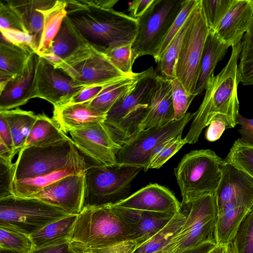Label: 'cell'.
<instances>
[{
    "label": "cell",
    "mask_w": 253,
    "mask_h": 253,
    "mask_svg": "<svg viewBox=\"0 0 253 253\" xmlns=\"http://www.w3.org/2000/svg\"><path fill=\"white\" fill-rule=\"evenodd\" d=\"M119 0H66L67 17L88 44L105 53L133 42L138 22L116 11Z\"/></svg>",
    "instance_id": "6da1fadb"
},
{
    "label": "cell",
    "mask_w": 253,
    "mask_h": 253,
    "mask_svg": "<svg viewBox=\"0 0 253 253\" xmlns=\"http://www.w3.org/2000/svg\"><path fill=\"white\" fill-rule=\"evenodd\" d=\"M69 241L75 253H131L136 247L130 229L108 205L84 207Z\"/></svg>",
    "instance_id": "7a4b0ae2"
},
{
    "label": "cell",
    "mask_w": 253,
    "mask_h": 253,
    "mask_svg": "<svg viewBox=\"0 0 253 253\" xmlns=\"http://www.w3.org/2000/svg\"><path fill=\"white\" fill-rule=\"evenodd\" d=\"M241 41L231 46V54L227 64L219 74L212 76L208 82L203 101L195 112L189 130L184 138L186 144L197 142L202 130L217 115L226 118L230 128L237 125L239 114L238 86L240 83L238 61Z\"/></svg>",
    "instance_id": "3957f363"
},
{
    "label": "cell",
    "mask_w": 253,
    "mask_h": 253,
    "mask_svg": "<svg viewBox=\"0 0 253 253\" xmlns=\"http://www.w3.org/2000/svg\"><path fill=\"white\" fill-rule=\"evenodd\" d=\"M221 176L214 194L217 219L214 237L228 246L246 214L253 206V178L223 160Z\"/></svg>",
    "instance_id": "277c9868"
},
{
    "label": "cell",
    "mask_w": 253,
    "mask_h": 253,
    "mask_svg": "<svg viewBox=\"0 0 253 253\" xmlns=\"http://www.w3.org/2000/svg\"><path fill=\"white\" fill-rule=\"evenodd\" d=\"M223 160L211 149L195 150L185 154L174 173L182 196L181 205L214 193L219 184Z\"/></svg>",
    "instance_id": "5b68a950"
},
{
    "label": "cell",
    "mask_w": 253,
    "mask_h": 253,
    "mask_svg": "<svg viewBox=\"0 0 253 253\" xmlns=\"http://www.w3.org/2000/svg\"><path fill=\"white\" fill-rule=\"evenodd\" d=\"M70 214L36 198L11 195L0 199V227L28 236Z\"/></svg>",
    "instance_id": "8992f818"
},
{
    "label": "cell",
    "mask_w": 253,
    "mask_h": 253,
    "mask_svg": "<svg viewBox=\"0 0 253 253\" xmlns=\"http://www.w3.org/2000/svg\"><path fill=\"white\" fill-rule=\"evenodd\" d=\"M84 160L71 138L48 146L23 149L13 163V181L49 173Z\"/></svg>",
    "instance_id": "52a82bcc"
},
{
    "label": "cell",
    "mask_w": 253,
    "mask_h": 253,
    "mask_svg": "<svg viewBox=\"0 0 253 253\" xmlns=\"http://www.w3.org/2000/svg\"><path fill=\"white\" fill-rule=\"evenodd\" d=\"M185 0H154L138 19V31L132 43V59L156 55Z\"/></svg>",
    "instance_id": "ba28073f"
},
{
    "label": "cell",
    "mask_w": 253,
    "mask_h": 253,
    "mask_svg": "<svg viewBox=\"0 0 253 253\" xmlns=\"http://www.w3.org/2000/svg\"><path fill=\"white\" fill-rule=\"evenodd\" d=\"M143 169L118 164L89 165L85 172L86 190L84 207L115 204Z\"/></svg>",
    "instance_id": "9c48e42d"
},
{
    "label": "cell",
    "mask_w": 253,
    "mask_h": 253,
    "mask_svg": "<svg viewBox=\"0 0 253 253\" xmlns=\"http://www.w3.org/2000/svg\"><path fill=\"white\" fill-rule=\"evenodd\" d=\"M195 115V113L187 112L181 119L164 126L138 132L122 144L117 155V164L140 167L147 171L152 158L159 148L167 141L182 135L185 127Z\"/></svg>",
    "instance_id": "30bf717a"
},
{
    "label": "cell",
    "mask_w": 253,
    "mask_h": 253,
    "mask_svg": "<svg viewBox=\"0 0 253 253\" xmlns=\"http://www.w3.org/2000/svg\"><path fill=\"white\" fill-rule=\"evenodd\" d=\"M210 30L199 0L183 39L175 70L176 78L190 94L196 95L201 60Z\"/></svg>",
    "instance_id": "8fae6325"
},
{
    "label": "cell",
    "mask_w": 253,
    "mask_h": 253,
    "mask_svg": "<svg viewBox=\"0 0 253 253\" xmlns=\"http://www.w3.org/2000/svg\"><path fill=\"white\" fill-rule=\"evenodd\" d=\"M56 67L63 70L79 84L86 87L114 82L128 76L119 70L105 53L89 44Z\"/></svg>",
    "instance_id": "7c38bea8"
},
{
    "label": "cell",
    "mask_w": 253,
    "mask_h": 253,
    "mask_svg": "<svg viewBox=\"0 0 253 253\" xmlns=\"http://www.w3.org/2000/svg\"><path fill=\"white\" fill-rule=\"evenodd\" d=\"M182 227L175 237L182 252L214 240L217 208L214 193L193 200Z\"/></svg>",
    "instance_id": "4fadbf2b"
},
{
    "label": "cell",
    "mask_w": 253,
    "mask_h": 253,
    "mask_svg": "<svg viewBox=\"0 0 253 253\" xmlns=\"http://www.w3.org/2000/svg\"><path fill=\"white\" fill-rule=\"evenodd\" d=\"M69 134L79 151L91 160L93 165L117 164V155L122 145L104 122L72 131Z\"/></svg>",
    "instance_id": "5bb4252c"
},
{
    "label": "cell",
    "mask_w": 253,
    "mask_h": 253,
    "mask_svg": "<svg viewBox=\"0 0 253 253\" xmlns=\"http://www.w3.org/2000/svg\"><path fill=\"white\" fill-rule=\"evenodd\" d=\"M86 87L79 84L63 70L39 56L36 73L35 98L45 100L53 107L59 106L69 102Z\"/></svg>",
    "instance_id": "9a60e30c"
},
{
    "label": "cell",
    "mask_w": 253,
    "mask_h": 253,
    "mask_svg": "<svg viewBox=\"0 0 253 253\" xmlns=\"http://www.w3.org/2000/svg\"><path fill=\"white\" fill-rule=\"evenodd\" d=\"M85 172L65 177L29 198L39 199L70 214H78L84 205Z\"/></svg>",
    "instance_id": "2e32d148"
},
{
    "label": "cell",
    "mask_w": 253,
    "mask_h": 253,
    "mask_svg": "<svg viewBox=\"0 0 253 253\" xmlns=\"http://www.w3.org/2000/svg\"><path fill=\"white\" fill-rule=\"evenodd\" d=\"M158 77V74L153 67L139 73L133 89L108 111L104 123L113 134L128 114L140 105L149 104Z\"/></svg>",
    "instance_id": "e0dca14e"
},
{
    "label": "cell",
    "mask_w": 253,
    "mask_h": 253,
    "mask_svg": "<svg viewBox=\"0 0 253 253\" xmlns=\"http://www.w3.org/2000/svg\"><path fill=\"white\" fill-rule=\"evenodd\" d=\"M113 204L133 210L171 213H177L181 207L169 189L157 183L149 184Z\"/></svg>",
    "instance_id": "ac0fdd59"
},
{
    "label": "cell",
    "mask_w": 253,
    "mask_h": 253,
    "mask_svg": "<svg viewBox=\"0 0 253 253\" xmlns=\"http://www.w3.org/2000/svg\"><path fill=\"white\" fill-rule=\"evenodd\" d=\"M108 205L130 229L136 247L160 231L177 213L137 211L123 208L114 204Z\"/></svg>",
    "instance_id": "d6986e66"
},
{
    "label": "cell",
    "mask_w": 253,
    "mask_h": 253,
    "mask_svg": "<svg viewBox=\"0 0 253 253\" xmlns=\"http://www.w3.org/2000/svg\"><path fill=\"white\" fill-rule=\"evenodd\" d=\"M39 55L34 53L23 73L0 89V111L17 108L35 98L36 73Z\"/></svg>",
    "instance_id": "ffe728a7"
},
{
    "label": "cell",
    "mask_w": 253,
    "mask_h": 253,
    "mask_svg": "<svg viewBox=\"0 0 253 253\" xmlns=\"http://www.w3.org/2000/svg\"><path fill=\"white\" fill-rule=\"evenodd\" d=\"M253 18V0H234L214 32L229 46L241 41Z\"/></svg>",
    "instance_id": "44dd1931"
},
{
    "label": "cell",
    "mask_w": 253,
    "mask_h": 253,
    "mask_svg": "<svg viewBox=\"0 0 253 253\" xmlns=\"http://www.w3.org/2000/svg\"><path fill=\"white\" fill-rule=\"evenodd\" d=\"M174 115L171 80L158 75L147 113L139 126L138 132L164 126L174 121Z\"/></svg>",
    "instance_id": "7402d4cb"
},
{
    "label": "cell",
    "mask_w": 253,
    "mask_h": 253,
    "mask_svg": "<svg viewBox=\"0 0 253 253\" xmlns=\"http://www.w3.org/2000/svg\"><path fill=\"white\" fill-rule=\"evenodd\" d=\"M56 0H5L18 17L24 32L33 38L36 52L41 39L44 12L52 6Z\"/></svg>",
    "instance_id": "603a6c76"
},
{
    "label": "cell",
    "mask_w": 253,
    "mask_h": 253,
    "mask_svg": "<svg viewBox=\"0 0 253 253\" xmlns=\"http://www.w3.org/2000/svg\"><path fill=\"white\" fill-rule=\"evenodd\" d=\"M106 115L98 113L88 102L67 103L54 106L52 119L65 133L98 123L104 122Z\"/></svg>",
    "instance_id": "cb8c5ba5"
},
{
    "label": "cell",
    "mask_w": 253,
    "mask_h": 253,
    "mask_svg": "<svg viewBox=\"0 0 253 253\" xmlns=\"http://www.w3.org/2000/svg\"><path fill=\"white\" fill-rule=\"evenodd\" d=\"M88 44L66 16L48 49L42 57L57 67Z\"/></svg>",
    "instance_id": "d4e9b609"
},
{
    "label": "cell",
    "mask_w": 253,
    "mask_h": 253,
    "mask_svg": "<svg viewBox=\"0 0 253 253\" xmlns=\"http://www.w3.org/2000/svg\"><path fill=\"white\" fill-rule=\"evenodd\" d=\"M89 165L86 160L49 173L34 178L15 180L12 184L14 196L29 198L46 186L68 175L85 172Z\"/></svg>",
    "instance_id": "484cf974"
},
{
    "label": "cell",
    "mask_w": 253,
    "mask_h": 253,
    "mask_svg": "<svg viewBox=\"0 0 253 253\" xmlns=\"http://www.w3.org/2000/svg\"><path fill=\"white\" fill-rule=\"evenodd\" d=\"M34 53L36 52L13 44L0 37V89L23 73Z\"/></svg>",
    "instance_id": "4316f807"
},
{
    "label": "cell",
    "mask_w": 253,
    "mask_h": 253,
    "mask_svg": "<svg viewBox=\"0 0 253 253\" xmlns=\"http://www.w3.org/2000/svg\"><path fill=\"white\" fill-rule=\"evenodd\" d=\"M229 46L222 42L215 33L210 30L205 42L200 62L195 94L206 89L208 82L214 76L218 63L223 59Z\"/></svg>",
    "instance_id": "83f0119b"
},
{
    "label": "cell",
    "mask_w": 253,
    "mask_h": 253,
    "mask_svg": "<svg viewBox=\"0 0 253 253\" xmlns=\"http://www.w3.org/2000/svg\"><path fill=\"white\" fill-rule=\"evenodd\" d=\"M139 75V73H133L109 84L96 97L88 102L89 106L98 113L106 115L118 101L133 89Z\"/></svg>",
    "instance_id": "f1b7e54d"
},
{
    "label": "cell",
    "mask_w": 253,
    "mask_h": 253,
    "mask_svg": "<svg viewBox=\"0 0 253 253\" xmlns=\"http://www.w3.org/2000/svg\"><path fill=\"white\" fill-rule=\"evenodd\" d=\"M70 138L61 130L52 118L44 113L39 114L22 149L48 146Z\"/></svg>",
    "instance_id": "f546056e"
},
{
    "label": "cell",
    "mask_w": 253,
    "mask_h": 253,
    "mask_svg": "<svg viewBox=\"0 0 253 253\" xmlns=\"http://www.w3.org/2000/svg\"><path fill=\"white\" fill-rule=\"evenodd\" d=\"M0 115L6 121L11 131L15 153L23 148L33 126L37 119V115L31 111L18 108L0 111Z\"/></svg>",
    "instance_id": "4dcf8cb0"
},
{
    "label": "cell",
    "mask_w": 253,
    "mask_h": 253,
    "mask_svg": "<svg viewBox=\"0 0 253 253\" xmlns=\"http://www.w3.org/2000/svg\"><path fill=\"white\" fill-rule=\"evenodd\" d=\"M66 0H56L44 12L43 29L37 54L42 56L48 49L58 33L64 18L67 16Z\"/></svg>",
    "instance_id": "1f68e13d"
},
{
    "label": "cell",
    "mask_w": 253,
    "mask_h": 253,
    "mask_svg": "<svg viewBox=\"0 0 253 253\" xmlns=\"http://www.w3.org/2000/svg\"><path fill=\"white\" fill-rule=\"evenodd\" d=\"M78 214H70L51 222L29 236L35 249L68 239Z\"/></svg>",
    "instance_id": "d6a6232c"
},
{
    "label": "cell",
    "mask_w": 253,
    "mask_h": 253,
    "mask_svg": "<svg viewBox=\"0 0 253 253\" xmlns=\"http://www.w3.org/2000/svg\"><path fill=\"white\" fill-rule=\"evenodd\" d=\"M186 218L183 211L178 212L164 228L131 253H154L164 248L179 233Z\"/></svg>",
    "instance_id": "836d02e7"
},
{
    "label": "cell",
    "mask_w": 253,
    "mask_h": 253,
    "mask_svg": "<svg viewBox=\"0 0 253 253\" xmlns=\"http://www.w3.org/2000/svg\"><path fill=\"white\" fill-rule=\"evenodd\" d=\"M193 12L170 42L162 58L157 63L156 72L165 78L171 80L176 78L175 70L177 60L183 39L192 18Z\"/></svg>",
    "instance_id": "e575fe53"
},
{
    "label": "cell",
    "mask_w": 253,
    "mask_h": 253,
    "mask_svg": "<svg viewBox=\"0 0 253 253\" xmlns=\"http://www.w3.org/2000/svg\"><path fill=\"white\" fill-rule=\"evenodd\" d=\"M239 59L240 82L244 85H253V18L241 41Z\"/></svg>",
    "instance_id": "d590c367"
},
{
    "label": "cell",
    "mask_w": 253,
    "mask_h": 253,
    "mask_svg": "<svg viewBox=\"0 0 253 253\" xmlns=\"http://www.w3.org/2000/svg\"><path fill=\"white\" fill-rule=\"evenodd\" d=\"M228 250L229 253H253V206L241 221Z\"/></svg>",
    "instance_id": "8d00e7d4"
},
{
    "label": "cell",
    "mask_w": 253,
    "mask_h": 253,
    "mask_svg": "<svg viewBox=\"0 0 253 253\" xmlns=\"http://www.w3.org/2000/svg\"><path fill=\"white\" fill-rule=\"evenodd\" d=\"M224 160L253 178V146L245 144L238 138L234 142Z\"/></svg>",
    "instance_id": "74e56055"
},
{
    "label": "cell",
    "mask_w": 253,
    "mask_h": 253,
    "mask_svg": "<svg viewBox=\"0 0 253 253\" xmlns=\"http://www.w3.org/2000/svg\"><path fill=\"white\" fill-rule=\"evenodd\" d=\"M0 250L31 253L35 248L29 236L0 227Z\"/></svg>",
    "instance_id": "f35d334b"
},
{
    "label": "cell",
    "mask_w": 253,
    "mask_h": 253,
    "mask_svg": "<svg viewBox=\"0 0 253 253\" xmlns=\"http://www.w3.org/2000/svg\"><path fill=\"white\" fill-rule=\"evenodd\" d=\"M234 0H200L210 31H214L230 9Z\"/></svg>",
    "instance_id": "ab89813d"
},
{
    "label": "cell",
    "mask_w": 253,
    "mask_h": 253,
    "mask_svg": "<svg viewBox=\"0 0 253 253\" xmlns=\"http://www.w3.org/2000/svg\"><path fill=\"white\" fill-rule=\"evenodd\" d=\"M199 0H185L182 7L174 21L161 46L153 57L157 63L162 58L168 45L183 27L196 7Z\"/></svg>",
    "instance_id": "60d3db41"
},
{
    "label": "cell",
    "mask_w": 253,
    "mask_h": 253,
    "mask_svg": "<svg viewBox=\"0 0 253 253\" xmlns=\"http://www.w3.org/2000/svg\"><path fill=\"white\" fill-rule=\"evenodd\" d=\"M171 85L174 121L178 120L187 113L190 105L196 95L189 94L180 81L176 78L171 80Z\"/></svg>",
    "instance_id": "b9f144b4"
},
{
    "label": "cell",
    "mask_w": 253,
    "mask_h": 253,
    "mask_svg": "<svg viewBox=\"0 0 253 253\" xmlns=\"http://www.w3.org/2000/svg\"><path fill=\"white\" fill-rule=\"evenodd\" d=\"M186 144L184 138H182V135H179L166 142L152 158L148 166L147 170L149 169H158L162 167Z\"/></svg>",
    "instance_id": "7bdbcfd3"
},
{
    "label": "cell",
    "mask_w": 253,
    "mask_h": 253,
    "mask_svg": "<svg viewBox=\"0 0 253 253\" xmlns=\"http://www.w3.org/2000/svg\"><path fill=\"white\" fill-rule=\"evenodd\" d=\"M131 46L132 44H128L111 48L104 53L112 63L126 75L133 73Z\"/></svg>",
    "instance_id": "ee69618b"
},
{
    "label": "cell",
    "mask_w": 253,
    "mask_h": 253,
    "mask_svg": "<svg viewBox=\"0 0 253 253\" xmlns=\"http://www.w3.org/2000/svg\"><path fill=\"white\" fill-rule=\"evenodd\" d=\"M13 164L0 158V199L13 195Z\"/></svg>",
    "instance_id": "f6af8a7d"
},
{
    "label": "cell",
    "mask_w": 253,
    "mask_h": 253,
    "mask_svg": "<svg viewBox=\"0 0 253 253\" xmlns=\"http://www.w3.org/2000/svg\"><path fill=\"white\" fill-rule=\"evenodd\" d=\"M0 30V37L6 41L36 52L33 38L29 35L18 30L8 29Z\"/></svg>",
    "instance_id": "bcb514c9"
},
{
    "label": "cell",
    "mask_w": 253,
    "mask_h": 253,
    "mask_svg": "<svg viewBox=\"0 0 253 253\" xmlns=\"http://www.w3.org/2000/svg\"><path fill=\"white\" fill-rule=\"evenodd\" d=\"M0 29L15 30L24 32L18 17L5 0H0Z\"/></svg>",
    "instance_id": "7dc6e473"
},
{
    "label": "cell",
    "mask_w": 253,
    "mask_h": 253,
    "mask_svg": "<svg viewBox=\"0 0 253 253\" xmlns=\"http://www.w3.org/2000/svg\"><path fill=\"white\" fill-rule=\"evenodd\" d=\"M230 128L229 123L225 117L217 115L210 122L205 133L206 139L210 142L217 140L226 129Z\"/></svg>",
    "instance_id": "c3c4849f"
},
{
    "label": "cell",
    "mask_w": 253,
    "mask_h": 253,
    "mask_svg": "<svg viewBox=\"0 0 253 253\" xmlns=\"http://www.w3.org/2000/svg\"><path fill=\"white\" fill-rule=\"evenodd\" d=\"M119 80L97 85L87 87L75 96L69 102L73 103L89 102L96 97L106 87Z\"/></svg>",
    "instance_id": "681fc988"
},
{
    "label": "cell",
    "mask_w": 253,
    "mask_h": 253,
    "mask_svg": "<svg viewBox=\"0 0 253 253\" xmlns=\"http://www.w3.org/2000/svg\"><path fill=\"white\" fill-rule=\"evenodd\" d=\"M237 121L240 126L238 131L241 137L239 139L245 144L253 146V119L246 118L239 113Z\"/></svg>",
    "instance_id": "f907efd6"
},
{
    "label": "cell",
    "mask_w": 253,
    "mask_h": 253,
    "mask_svg": "<svg viewBox=\"0 0 253 253\" xmlns=\"http://www.w3.org/2000/svg\"><path fill=\"white\" fill-rule=\"evenodd\" d=\"M31 253H73L68 239L59 240L39 248Z\"/></svg>",
    "instance_id": "816d5d0a"
},
{
    "label": "cell",
    "mask_w": 253,
    "mask_h": 253,
    "mask_svg": "<svg viewBox=\"0 0 253 253\" xmlns=\"http://www.w3.org/2000/svg\"><path fill=\"white\" fill-rule=\"evenodd\" d=\"M154 0H134L129 3V15L137 20L141 17Z\"/></svg>",
    "instance_id": "f5cc1de1"
},
{
    "label": "cell",
    "mask_w": 253,
    "mask_h": 253,
    "mask_svg": "<svg viewBox=\"0 0 253 253\" xmlns=\"http://www.w3.org/2000/svg\"><path fill=\"white\" fill-rule=\"evenodd\" d=\"M0 139L1 140L6 146L16 154L14 149L13 139L10 129L8 125L4 118L0 115Z\"/></svg>",
    "instance_id": "db71d44e"
},
{
    "label": "cell",
    "mask_w": 253,
    "mask_h": 253,
    "mask_svg": "<svg viewBox=\"0 0 253 253\" xmlns=\"http://www.w3.org/2000/svg\"><path fill=\"white\" fill-rule=\"evenodd\" d=\"M217 245L214 240H210L194 248L184 250L180 253H210Z\"/></svg>",
    "instance_id": "11a10c76"
},
{
    "label": "cell",
    "mask_w": 253,
    "mask_h": 253,
    "mask_svg": "<svg viewBox=\"0 0 253 253\" xmlns=\"http://www.w3.org/2000/svg\"><path fill=\"white\" fill-rule=\"evenodd\" d=\"M175 237L165 247L154 253H180L179 244Z\"/></svg>",
    "instance_id": "9f6ffc18"
},
{
    "label": "cell",
    "mask_w": 253,
    "mask_h": 253,
    "mask_svg": "<svg viewBox=\"0 0 253 253\" xmlns=\"http://www.w3.org/2000/svg\"><path fill=\"white\" fill-rule=\"evenodd\" d=\"M15 155L14 152L0 139V158L12 161Z\"/></svg>",
    "instance_id": "6f0895ef"
},
{
    "label": "cell",
    "mask_w": 253,
    "mask_h": 253,
    "mask_svg": "<svg viewBox=\"0 0 253 253\" xmlns=\"http://www.w3.org/2000/svg\"><path fill=\"white\" fill-rule=\"evenodd\" d=\"M210 253H229L228 246L217 244Z\"/></svg>",
    "instance_id": "680465c9"
},
{
    "label": "cell",
    "mask_w": 253,
    "mask_h": 253,
    "mask_svg": "<svg viewBox=\"0 0 253 253\" xmlns=\"http://www.w3.org/2000/svg\"><path fill=\"white\" fill-rule=\"evenodd\" d=\"M0 253H18L12 251L0 250Z\"/></svg>",
    "instance_id": "91938a15"
},
{
    "label": "cell",
    "mask_w": 253,
    "mask_h": 253,
    "mask_svg": "<svg viewBox=\"0 0 253 253\" xmlns=\"http://www.w3.org/2000/svg\"><path fill=\"white\" fill-rule=\"evenodd\" d=\"M73 253H75L73 251Z\"/></svg>",
    "instance_id": "94428289"
}]
</instances>
